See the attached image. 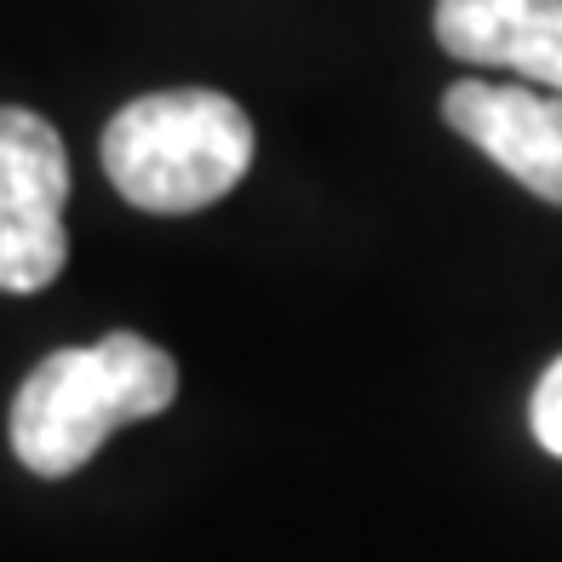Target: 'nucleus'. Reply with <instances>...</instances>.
<instances>
[{
	"instance_id": "f257e3e1",
	"label": "nucleus",
	"mask_w": 562,
	"mask_h": 562,
	"mask_svg": "<svg viewBox=\"0 0 562 562\" xmlns=\"http://www.w3.org/2000/svg\"><path fill=\"white\" fill-rule=\"evenodd\" d=\"M178 362L138 334L53 350L12 402V453L35 476H69L104 448L110 430L167 414Z\"/></svg>"
},
{
	"instance_id": "f03ea898",
	"label": "nucleus",
	"mask_w": 562,
	"mask_h": 562,
	"mask_svg": "<svg viewBox=\"0 0 562 562\" xmlns=\"http://www.w3.org/2000/svg\"><path fill=\"white\" fill-rule=\"evenodd\" d=\"M252 167V121L236 98L178 87L133 98L104 126L110 184L144 213H201Z\"/></svg>"
},
{
	"instance_id": "7ed1b4c3",
	"label": "nucleus",
	"mask_w": 562,
	"mask_h": 562,
	"mask_svg": "<svg viewBox=\"0 0 562 562\" xmlns=\"http://www.w3.org/2000/svg\"><path fill=\"white\" fill-rule=\"evenodd\" d=\"M69 156L58 126L35 110H0V293L53 288L69 236Z\"/></svg>"
},
{
	"instance_id": "20e7f679",
	"label": "nucleus",
	"mask_w": 562,
	"mask_h": 562,
	"mask_svg": "<svg viewBox=\"0 0 562 562\" xmlns=\"http://www.w3.org/2000/svg\"><path fill=\"white\" fill-rule=\"evenodd\" d=\"M442 115L459 138L476 144L494 167H505L522 190L562 207V92L459 81L442 98Z\"/></svg>"
},
{
	"instance_id": "39448f33",
	"label": "nucleus",
	"mask_w": 562,
	"mask_h": 562,
	"mask_svg": "<svg viewBox=\"0 0 562 562\" xmlns=\"http://www.w3.org/2000/svg\"><path fill=\"white\" fill-rule=\"evenodd\" d=\"M442 53L562 92V0H437Z\"/></svg>"
},
{
	"instance_id": "423d86ee",
	"label": "nucleus",
	"mask_w": 562,
	"mask_h": 562,
	"mask_svg": "<svg viewBox=\"0 0 562 562\" xmlns=\"http://www.w3.org/2000/svg\"><path fill=\"white\" fill-rule=\"evenodd\" d=\"M528 425H533V437H540V448L562 459V356L540 373V385H533Z\"/></svg>"
}]
</instances>
